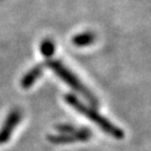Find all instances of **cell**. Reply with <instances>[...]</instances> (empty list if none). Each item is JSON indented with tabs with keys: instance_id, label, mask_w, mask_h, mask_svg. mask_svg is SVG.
Returning a JSON list of instances; mask_svg holds the SVG:
<instances>
[{
	"instance_id": "5b68a950",
	"label": "cell",
	"mask_w": 151,
	"mask_h": 151,
	"mask_svg": "<svg viewBox=\"0 0 151 151\" xmlns=\"http://www.w3.org/2000/svg\"><path fill=\"white\" fill-rule=\"evenodd\" d=\"M95 38H96V36L92 32H86L74 36L73 39H72V42L77 47H84V46L92 45V44L95 42Z\"/></svg>"
},
{
	"instance_id": "3957f363",
	"label": "cell",
	"mask_w": 151,
	"mask_h": 151,
	"mask_svg": "<svg viewBox=\"0 0 151 151\" xmlns=\"http://www.w3.org/2000/svg\"><path fill=\"white\" fill-rule=\"evenodd\" d=\"M92 137L90 130L82 129L74 130L70 133L60 135H52L49 137V141L53 143H70V142H77V141H86Z\"/></svg>"
},
{
	"instance_id": "277c9868",
	"label": "cell",
	"mask_w": 151,
	"mask_h": 151,
	"mask_svg": "<svg viewBox=\"0 0 151 151\" xmlns=\"http://www.w3.org/2000/svg\"><path fill=\"white\" fill-rule=\"evenodd\" d=\"M20 118H22V114L19 111H12L9 116L7 118L5 124L2 127V129L0 131V145L5 143L9 140L11 133H12V130L17 127V124L19 123L20 121Z\"/></svg>"
},
{
	"instance_id": "6da1fadb",
	"label": "cell",
	"mask_w": 151,
	"mask_h": 151,
	"mask_svg": "<svg viewBox=\"0 0 151 151\" xmlns=\"http://www.w3.org/2000/svg\"><path fill=\"white\" fill-rule=\"evenodd\" d=\"M65 101L68 103V105H70L74 110H76L78 113H81L82 115L86 116L87 119L91 120L93 123L96 124L99 128H101L103 132L108 133L109 135L113 137L115 139H122V138H124L123 130H121L116 125L112 124L106 118H104V116H102L101 114L99 113L96 110L90 108V106H87L86 104L81 102L75 95L66 94L65 95Z\"/></svg>"
},
{
	"instance_id": "52a82bcc",
	"label": "cell",
	"mask_w": 151,
	"mask_h": 151,
	"mask_svg": "<svg viewBox=\"0 0 151 151\" xmlns=\"http://www.w3.org/2000/svg\"><path fill=\"white\" fill-rule=\"evenodd\" d=\"M55 50V45L53 42H50L49 39L44 40L42 45H40V52L45 57H50L52 55L54 54Z\"/></svg>"
},
{
	"instance_id": "8992f818",
	"label": "cell",
	"mask_w": 151,
	"mask_h": 151,
	"mask_svg": "<svg viewBox=\"0 0 151 151\" xmlns=\"http://www.w3.org/2000/svg\"><path fill=\"white\" fill-rule=\"evenodd\" d=\"M42 66H36V67H34L32 70L28 72L26 75L24 76V78H22V85L24 88H28V87H30L35 83V82L37 81V78L40 76L42 74Z\"/></svg>"
},
{
	"instance_id": "7a4b0ae2",
	"label": "cell",
	"mask_w": 151,
	"mask_h": 151,
	"mask_svg": "<svg viewBox=\"0 0 151 151\" xmlns=\"http://www.w3.org/2000/svg\"><path fill=\"white\" fill-rule=\"evenodd\" d=\"M47 66H48L50 70H54L55 73L60 76L66 84H68L73 90H75L76 92H78L80 94H82L88 102L91 103L92 105H94V106L97 105L99 102H97V100L95 99V96L93 95V93L67 67H65L60 62H58V60H48L47 62Z\"/></svg>"
}]
</instances>
